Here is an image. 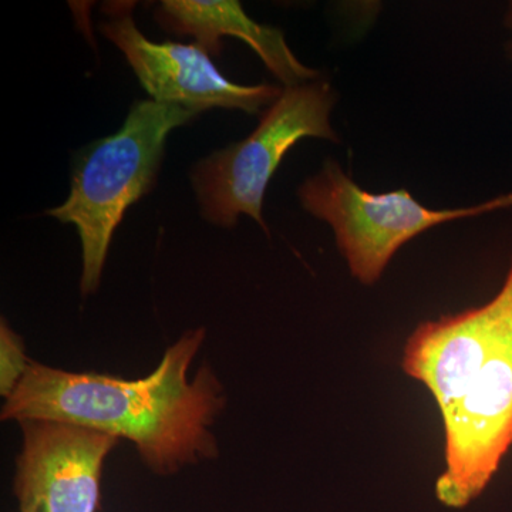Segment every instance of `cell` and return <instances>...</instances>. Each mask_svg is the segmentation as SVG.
Wrapping results in <instances>:
<instances>
[{
	"label": "cell",
	"instance_id": "cell-1",
	"mask_svg": "<svg viewBox=\"0 0 512 512\" xmlns=\"http://www.w3.org/2000/svg\"><path fill=\"white\" fill-rule=\"evenodd\" d=\"M205 330L195 329L167 349L144 379L70 373L30 360L26 375L3 406V420H53L133 441L157 474L217 456L211 427L225 406L224 389L210 369L188 370Z\"/></svg>",
	"mask_w": 512,
	"mask_h": 512
},
{
	"label": "cell",
	"instance_id": "cell-2",
	"mask_svg": "<svg viewBox=\"0 0 512 512\" xmlns=\"http://www.w3.org/2000/svg\"><path fill=\"white\" fill-rule=\"evenodd\" d=\"M403 370L429 389L443 419L437 500L466 508L512 447V261L493 301L417 326Z\"/></svg>",
	"mask_w": 512,
	"mask_h": 512
},
{
	"label": "cell",
	"instance_id": "cell-3",
	"mask_svg": "<svg viewBox=\"0 0 512 512\" xmlns=\"http://www.w3.org/2000/svg\"><path fill=\"white\" fill-rule=\"evenodd\" d=\"M197 116L173 104L137 101L117 133L94 141L76 157L69 198L45 214L79 231L84 296L99 288L111 238L124 214L153 190L168 134Z\"/></svg>",
	"mask_w": 512,
	"mask_h": 512
},
{
	"label": "cell",
	"instance_id": "cell-4",
	"mask_svg": "<svg viewBox=\"0 0 512 512\" xmlns=\"http://www.w3.org/2000/svg\"><path fill=\"white\" fill-rule=\"evenodd\" d=\"M335 103L336 93L326 82L285 87L247 140L198 161L190 175L202 217L229 228L237 224L239 215L247 214L268 232L262 202L272 175L302 138L338 143L329 121Z\"/></svg>",
	"mask_w": 512,
	"mask_h": 512
},
{
	"label": "cell",
	"instance_id": "cell-5",
	"mask_svg": "<svg viewBox=\"0 0 512 512\" xmlns=\"http://www.w3.org/2000/svg\"><path fill=\"white\" fill-rule=\"evenodd\" d=\"M303 208L335 231L336 242L357 281H379L393 255L421 232L458 218L512 207V192L461 210H429L407 190L370 194L328 160L299 188Z\"/></svg>",
	"mask_w": 512,
	"mask_h": 512
},
{
	"label": "cell",
	"instance_id": "cell-6",
	"mask_svg": "<svg viewBox=\"0 0 512 512\" xmlns=\"http://www.w3.org/2000/svg\"><path fill=\"white\" fill-rule=\"evenodd\" d=\"M136 3L111 2L103 10L109 19L100 30L111 40L134 70L141 86L160 104H173L200 111L221 107L259 113L281 96V87L271 84L241 86L229 82L197 43H156L138 30L133 19Z\"/></svg>",
	"mask_w": 512,
	"mask_h": 512
},
{
	"label": "cell",
	"instance_id": "cell-7",
	"mask_svg": "<svg viewBox=\"0 0 512 512\" xmlns=\"http://www.w3.org/2000/svg\"><path fill=\"white\" fill-rule=\"evenodd\" d=\"M15 495L20 512H97L104 458L117 437L77 424L22 421Z\"/></svg>",
	"mask_w": 512,
	"mask_h": 512
},
{
	"label": "cell",
	"instance_id": "cell-8",
	"mask_svg": "<svg viewBox=\"0 0 512 512\" xmlns=\"http://www.w3.org/2000/svg\"><path fill=\"white\" fill-rule=\"evenodd\" d=\"M154 15L164 30L195 37V43L210 56L221 55V37H238L286 87L315 82L319 77L316 70L296 59L282 30L254 22L235 0H165Z\"/></svg>",
	"mask_w": 512,
	"mask_h": 512
},
{
	"label": "cell",
	"instance_id": "cell-9",
	"mask_svg": "<svg viewBox=\"0 0 512 512\" xmlns=\"http://www.w3.org/2000/svg\"><path fill=\"white\" fill-rule=\"evenodd\" d=\"M30 360L26 359L22 339L2 320L0 328V393L12 396L26 375Z\"/></svg>",
	"mask_w": 512,
	"mask_h": 512
},
{
	"label": "cell",
	"instance_id": "cell-10",
	"mask_svg": "<svg viewBox=\"0 0 512 512\" xmlns=\"http://www.w3.org/2000/svg\"><path fill=\"white\" fill-rule=\"evenodd\" d=\"M508 25H510V28L512 29V6L510 9V13H508Z\"/></svg>",
	"mask_w": 512,
	"mask_h": 512
}]
</instances>
